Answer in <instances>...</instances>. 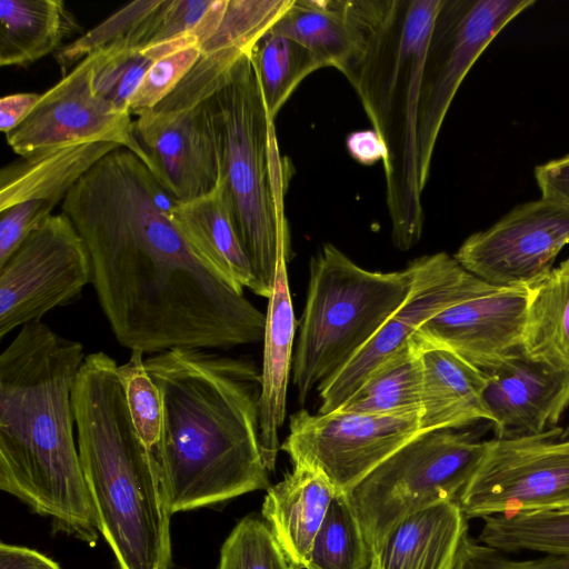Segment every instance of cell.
Returning a JSON list of instances; mask_svg holds the SVG:
<instances>
[{
  "instance_id": "obj_24",
  "label": "cell",
  "mask_w": 569,
  "mask_h": 569,
  "mask_svg": "<svg viewBox=\"0 0 569 569\" xmlns=\"http://www.w3.org/2000/svg\"><path fill=\"white\" fill-rule=\"evenodd\" d=\"M118 148L111 142L70 144L4 167L0 172V211L29 200L62 202L81 177Z\"/></svg>"
},
{
  "instance_id": "obj_10",
  "label": "cell",
  "mask_w": 569,
  "mask_h": 569,
  "mask_svg": "<svg viewBox=\"0 0 569 569\" xmlns=\"http://www.w3.org/2000/svg\"><path fill=\"white\" fill-rule=\"evenodd\" d=\"M532 0H445L421 72L417 147L422 189L449 107L465 77L498 33Z\"/></svg>"
},
{
  "instance_id": "obj_35",
  "label": "cell",
  "mask_w": 569,
  "mask_h": 569,
  "mask_svg": "<svg viewBox=\"0 0 569 569\" xmlns=\"http://www.w3.org/2000/svg\"><path fill=\"white\" fill-rule=\"evenodd\" d=\"M143 352L131 351L128 361L118 366L133 425L146 443L156 451L162 428V398L150 377Z\"/></svg>"
},
{
  "instance_id": "obj_8",
  "label": "cell",
  "mask_w": 569,
  "mask_h": 569,
  "mask_svg": "<svg viewBox=\"0 0 569 569\" xmlns=\"http://www.w3.org/2000/svg\"><path fill=\"white\" fill-rule=\"evenodd\" d=\"M470 432H422L381 462L346 495L363 531L370 559L403 518L457 500L483 453Z\"/></svg>"
},
{
  "instance_id": "obj_23",
  "label": "cell",
  "mask_w": 569,
  "mask_h": 569,
  "mask_svg": "<svg viewBox=\"0 0 569 569\" xmlns=\"http://www.w3.org/2000/svg\"><path fill=\"white\" fill-rule=\"evenodd\" d=\"M172 220L190 247L238 290L254 293L252 266L236 233L222 189L218 183L209 193L178 201Z\"/></svg>"
},
{
  "instance_id": "obj_29",
  "label": "cell",
  "mask_w": 569,
  "mask_h": 569,
  "mask_svg": "<svg viewBox=\"0 0 569 569\" xmlns=\"http://www.w3.org/2000/svg\"><path fill=\"white\" fill-rule=\"evenodd\" d=\"M478 540L505 553L532 551L569 557V508L487 517Z\"/></svg>"
},
{
  "instance_id": "obj_40",
  "label": "cell",
  "mask_w": 569,
  "mask_h": 569,
  "mask_svg": "<svg viewBox=\"0 0 569 569\" xmlns=\"http://www.w3.org/2000/svg\"><path fill=\"white\" fill-rule=\"evenodd\" d=\"M41 99L34 92L4 96L0 100V130L8 134L18 128L33 111Z\"/></svg>"
},
{
  "instance_id": "obj_13",
  "label": "cell",
  "mask_w": 569,
  "mask_h": 569,
  "mask_svg": "<svg viewBox=\"0 0 569 569\" xmlns=\"http://www.w3.org/2000/svg\"><path fill=\"white\" fill-rule=\"evenodd\" d=\"M422 433L420 416H380L336 410L290 416L280 449L292 465L319 470L347 493L399 448Z\"/></svg>"
},
{
  "instance_id": "obj_9",
  "label": "cell",
  "mask_w": 569,
  "mask_h": 569,
  "mask_svg": "<svg viewBox=\"0 0 569 569\" xmlns=\"http://www.w3.org/2000/svg\"><path fill=\"white\" fill-rule=\"evenodd\" d=\"M483 443L456 500L467 520L569 508V428Z\"/></svg>"
},
{
  "instance_id": "obj_31",
  "label": "cell",
  "mask_w": 569,
  "mask_h": 569,
  "mask_svg": "<svg viewBox=\"0 0 569 569\" xmlns=\"http://www.w3.org/2000/svg\"><path fill=\"white\" fill-rule=\"evenodd\" d=\"M369 563L359 520L347 495L337 492L313 539L306 569H367Z\"/></svg>"
},
{
  "instance_id": "obj_6",
  "label": "cell",
  "mask_w": 569,
  "mask_h": 569,
  "mask_svg": "<svg viewBox=\"0 0 569 569\" xmlns=\"http://www.w3.org/2000/svg\"><path fill=\"white\" fill-rule=\"evenodd\" d=\"M219 184L256 278L254 293L270 298L280 259L292 256L284 197L292 167L280 153L250 59L243 54L208 99Z\"/></svg>"
},
{
  "instance_id": "obj_37",
  "label": "cell",
  "mask_w": 569,
  "mask_h": 569,
  "mask_svg": "<svg viewBox=\"0 0 569 569\" xmlns=\"http://www.w3.org/2000/svg\"><path fill=\"white\" fill-rule=\"evenodd\" d=\"M452 569H569V557L542 555L532 559H513L482 543L467 531Z\"/></svg>"
},
{
  "instance_id": "obj_27",
  "label": "cell",
  "mask_w": 569,
  "mask_h": 569,
  "mask_svg": "<svg viewBox=\"0 0 569 569\" xmlns=\"http://www.w3.org/2000/svg\"><path fill=\"white\" fill-rule=\"evenodd\" d=\"M521 352L532 361L569 370V259L531 287Z\"/></svg>"
},
{
  "instance_id": "obj_12",
  "label": "cell",
  "mask_w": 569,
  "mask_h": 569,
  "mask_svg": "<svg viewBox=\"0 0 569 569\" xmlns=\"http://www.w3.org/2000/svg\"><path fill=\"white\" fill-rule=\"evenodd\" d=\"M410 264L413 283L406 300L355 358L318 387L319 413L339 410L382 363L410 345L426 321L501 288L477 278L446 252L419 257Z\"/></svg>"
},
{
  "instance_id": "obj_34",
  "label": "cell",
  "mask_w": 569,
  "mask_h": 569,
  "mask_svg": "<svg viewBox=\"0 0 569 569\" xmlns=\"http://www.w3.org/2000/svg\"><path fill=\"white\" fill-rule=\"evenodd\" d=\"M160 1L130 2L71 43L61 47L56 58L63 73L89 56L120 46L159 6Z\"/></svg>"
},
{
  "instance_id": "obj_28",
  "label": "cell",
  "mask_w": 569,
  "mask_h": 569,
  "mask_svg": "<svg viewBox=\"0 0 569 569\" xmlns=\"http://www.w3.org/2000/svg\"><path fill=\"white\" fill-rule=\"evenodd\" d=\"M380 416H420L422 366L413 340L382 363L339 409Z\"/></svg>"
},
{
  "instance_id": "obj_11",
  "label": "cell",
  "mask_w": 569,
  "mask_h": 569,
  "mask_svg": "<svg viewBox=\"0 0 569 569\" xmlns=\"http://www.w3.org/2000/svg\"><path fill=\"white\" fill-rule=\"evenodd\" d=\"M91 280L77 229L64 213L50 214L0 264V338L74 302Z\"/></svg>"
},
{
  "instance_id": "obj_5",
  "label": "cell",
  "mask_w": 569,
  "mask_h": 569,
  "mask_svg": "<svg viewBox=\"0 0 569 569\" xmlns=\"http://www.w3.org/2000/svg\"><path fill=\"white\" fill-rule=\"evenodd\" d=\"M445 0H345L358 50L345 72L386 147L382 162L393 244L412 248L423 228L417 126L421 72Z\"/></svg>"
},
{
  "instance_id": "obj_41",
  "label": "cell",
  "mask_w": 569,
  "mask_h": 569,
  "mask_svg": "<svg viewBox=\"0 0 569 569\" xmlns=\"http://www.w3.org/2000/svg\"><path fill=\"white\" fill-rule=\"evenodd\" d=\"M0 569H61V567L37 550L1 542Z\"/></svg>"
},
{
  "instance_id": "obj_32",
  "label": "cell",
  "mask_w": 569,
  "mask_h": 569,
  "mask_svg": "<svg viewBox=\"0 0 569 569\" xmlns=\"http://www.w3.org/2000/svg\"><path fill=\"white\" fill-rule=\"evenodd\" d=\"M94 54V92L117 111L130 114L129 102L158 59L149 49L106 50Z\"/></svg>"
},
{
  "instance_id": "obj_30",
  "label": "cell",
  "mask_w": 569,
  "mask_h": 569,
  "mask_svg": "<svg viewBox=\"0 0 569 569\" xmlns=\"http://www.w3.org/2000/svg\"><path fill=\"white\" fill-rule=\"evenodd\" d=\"M250 59L272 120L305 78L322 68L301 44L269 30L252 47Z\"/></svg>"
},
{
  "instance_id": "obj_7",
  "label": "cell",
  "mask_w": 569,
  "mask_h": 569,
  "mask_svg": "<svg viewBox=\"0 0 569 569\" xmlns=\"http://www.w3.org/2000/svg\"><path fill=\"white\" fill-rule=\"evenodd\" d=\"M412 283L410 263L403 270L371 271L331 243L321 247L310 259L292 361L301 405L371 340L406 300Z\"/></svg>"
},
{
  "instance_id": "obj_4",
  "label": "cell",
  "mask_w": 569,
  "mask_h": 569,
  "mask_svg": "<svg viewBox=\"0 0 569 569\" xmlns=\"http://www.w3.org/2000/svg\"><path fill=\"white\" fill-rule=\"evenodd\" d=\"M117 361L89 353L76 378L77 446L100 535L119 569H170V517L157 458L139 436Z\"/></svg>"
},
{
  "instance_id": "obj_14",
  "label": "cell",
  "mask_w": 569,
  "mask_h": 569,
  "mask_svg": "<svg viewBox=\"0 0 569 569\" xmlns=\"http://www.w3.org/2000/svg\"><path fill=\"white\" fill-rule=\"evenodd\" d=\"M568 243L569 206L541 197L469 236L453 257L490 284L532 287L550 273Z\"/></svg>"
},
{
  "instance_id": "obj_15",
  "label": "cell",
  "mask_w": 569,
  "mask_h": 569,
  "mask_svg": "<svg viewBox=\"0 0 569 569\" xmlns=\"http://www.w3.org/2000/svg\"><path fill=\"white\" fill-rule=\"evenodd\" d=\"M97 54L89 56L47 92L31 114L7 134L8 144L22 158L46 150L89 142L127 148L152 171V162L134 133L131 114L121 113L93 90Z\"/></svg>"
},
{
  "instance_id": "obj_17",
  "label": "cell",
  "mask_w": 569,
  "mask_h": 569,
  "mask_svg": "<svg viewBox=\"0 0 569 569\" xmlns=\"http://www.w3.org/2000/svg\"><path fill=\"white\" fill-rule=\"evenodd\" d=\"M133 126L153 174L177 200H193L217 187L219 162L207 100L179 113L142 112Z\"/></svg>"
},
{
  "instance_id": "obj_21",
  "label": "cell",
  "mask_w": 569,
  "mask_h": 569,
  "mask_svg": "<svg viewBox=\"0 0 569 569\" xmlns=\"http://www.w3.org/2000/svg\"><path fill=\"white\" fill-rule=\"evenodd\" d=\"M412 340L422 366V432L490 422L483 401L487 373L446 348Z\"/></svg>"
},
{
  "instance_id": "obj_25",
  "label": "cell",
  "mask_w": 569,
  "mask_h": 569,
  "mask_svg": "<svg viewBox=\"0 0 569 569\" xmlns=\"http://www.w3.org/2000/svg\"><path fill=\"white\" fill-rule=\"evenodd\" d=\"M78 30L61 0L0 1V64L27 67L61 49Z\"/></svg>"
},
{
  "instance_id": "obj_3",
  "label": "cell",
  "mask_w": 569,
  "mask_h": 569,
  "mask_svg": "<svg viewBox=\"0 0 569 569\" xmlns=\"http://www.w3.org/2000/svg\"><path fill=\"white\" fill-rule=\"evenodd\" d=\"M81 342L42 321L20 328L0 355V489L94 546L99 530L74 439L72 392Z\"/></svg>"
},
{
  "instance_id": "obj_18",
  "label": "cell",
  "mask_w": 569,
  "mask_h": 569,
  "mask_svg": "<svg viewBox=\"0 0 569 569\" xmlns=\"http://www.w3.org/2000/svg\"><path fill=\"white\" fill-rule=\"evenodd\" d=\"M486 373L483 401L495 438L545 432L569 408L568 369L532 361L520 350Z\"/></svg>"
},
{
  "instance_id": "obj_42",
  "label": "cell",
  "mask_w": 569,
  "mask_h": 569,
  "mask_svg": "<svg viewBox=\"0 0 569 569\" xmlns=\"http://www.w3.org/2000/svg\"><path fill=\"white\" fill-rule=\"evenodd\" d=\"M347 148L355 160L367 166L383 162L387 154L382 139L373 129L351 132Z\"/></svg>"
},
{
  "instance_id": "obj_38",
  "label": "cell",
  "mask_w": 569,
  "mask_h": 569,
  "mask_svg": "<svg viewBox=\"0 0 569 569\" xmlns=\"http://www.w3.org/2000/svg\"><path fill=\"white\" fill-rule=\"evenodd\" d=\"M54 207L53 202L47 200H29L0 211V264L52 214Z\"/></svg>"
},
{
  "instance_id": "obj_2",
  "label": "cell",
  "mask_w": 569,
  "mask_h": 569,
  "mask_svg": "<svg viewBox=\"0 0 569 569\" xmlns=\"http://www.w3.org/2000/svg\"><path fill=\"white\" fill-rule=\"evenodd\" d=\"M144 365L162 398L154 456L170 513L268 489L256 363L174 348L146 358Z\"/></svg>"
},
{
  "instance_id": "obj_16",
  "label": "cell",
  "mask_w": 569,
  "mask_h": 569,
  "mask_svg": "<svg viewBox=\"0 0 569 569\" xmlns=\"http://www.w3.org/2000/svg\"><path fill=\"white\" fill-rule=\"evenodd\" d=\"M530 295L531 287H501L456 303L426 321L412 339L490 371L521 350Z\"/></svg>"
},
{
  "instance_id": "obj_26",
  "label": "cell",
  "mask_w": 569,
  "mask_h": 569,
  "mask_svg": "<svg viewBox=\"0 0 569 569\" xmlns=\"http://www.w3.org/2000/svg\"><path fill=\"white\" fill-rule=\"evenodd\" d=\"M269 31L292 39L322 68L333 67L342 74L358 50V37L345 0H293Z\"/></svg>"
},
{
  "instance_id": "obj_36",
  "label": "cell",
  "mask_w": 569,
  "mask_h": 569,
  "mask_svg": "<svg viewBox=\"0 0 569 569\" xmlns=\"http://www.w3.org/2000/svg\"><path fill=\"white\" fill-rule=\"evenodd\" d=\"M200 56L199 47H190L154 61L129 102L130 114L139 116L157 107L173 91Z\"/></svg>"
},
{
  "instance_id": "obj_19",
  "label": "cell",
  "mask_w": 569,
  "mask_h": 569,
  "mask_svg": "<svg viewBox=\"0 0 569 569\" xmlns=\"http://www.w3.org/2000/svg\"><path fill=\"white\" fill-rule=\"evenodd\" d=\"M289 260L286 256L280 259L273 290L268 299L263 335L259 425L261 452L269 471L274 470L281 447L278 431L286 419L292 347L298 326L288 278Z\"/></svg>"
},
{
  "instance_id": "obj_33",
  "label": "cell",
  "mask_w": 569,
  "mask_h": 569,
  "mask_svg": "<svg viewBox=\"0 0 569 569\" xmlns=\"http://www.w3.org/2000/svg\"><path fill=\"white\" fill-rule=\"evenodd\" d=\"M217 569H290L268 525L242 518L224 540Z\"/></svg>"
},
{
  "instance_id": "obj_22",
  "label": "cell",
  "mask_w": 569,
  "mask_h": 569,
  "mask_svg": "<svg viewBox=\"0 0 569 569\" xmlns=\"http://www.w3.org/2000/svg\"><path fill=\"white\" fill-rule=\"evenodd\" d=\"M467 531L457 501H442L400 520L373 556L380 569H452Z\"/></svg>"
},
{
  "instance_id": "obj_39",
  "label": "cell",
  "mask_w": 569,
  "mask_h": 569,
  "mask_svg": "<svg viewBox=\"0 0 569 569\" xmlns=\"http://www.w3.org/2000/svg\"><path fill=\"white\" fill-rule=\"evenodd\" d=\"M541 197L569 206V154L535 168Z\"/></svg>"
},
{
  "instance_id": "obj_43",
  "label": "cell",
  "mask_w": 569,
  "mask_h": 569,
  "mask_svg": "<svg viewBox=\"0 0 569 569\" xmlns=\"http://www.w3.org/2000/svg\"><path fill=\"white\" fill-rule=\"evenodd\" d=\"M367 569H380L379 568V563H378V560H377V557L376 556H372L371 559H370V563L369 566L367 567Z\"/></svg>"
},
{
  "instance_id": "obj_20",
  "label": "cell",
  "mask_w": 569,
  "mask_h": 569,
  "mask_svg": "<svg viewBox=\"0 0 569 569\" xmlns=\"http://www.w3.org/2000/svg\"><path fill=\"white\" fill-rule=\"evenodd\" d=\"M336 493L325 475L301 463L268 488L262 517L290 569H306L313 539Z\"/></svg>"
},
{
  "instance_id": "obj_1",
  "label": "cell",
  "mask_w": 569,
  "mask_h": 569,
  "mask_svg": "<svg viewBox=\"0 0 569 569\" xmlns=\"http://www.w3.org/2000/svg\"><path fill=\"white\" fill-rule=\"evenodd\" d=\"M178 201L120 147L61 202L87 247L91 284L113 336L151 355L263 340L266 315L190 247L172 220Z\"/></svg>"
}]
</instances>
